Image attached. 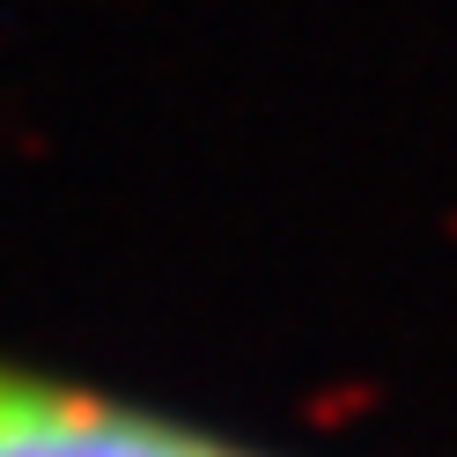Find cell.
<instances>
[{"label": "cell", "mask_w": 457, "mask_h": 457, "mask_svg": "<svg viewBox=\"0 0 457 457\" xmlns=\"http://www.w3.org/2000/svg\"><path fill=\"white\" fill-rule=\"evenodd\" d=\"M0 457H266L170 413L0 361Z\"/></svg>", "instance_id": "1"}]
</instances>
